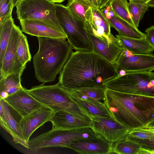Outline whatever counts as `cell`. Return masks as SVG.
Wrapping results in <instances>:
<instances>
[{
  "instance_id": "24",
  "label": "cell",
  "mask_w": 154,
  "mask_h": 154,
  "mask_svg": "<svg viewBox=\"0 0 154 154\" xmlns=\"http://www.w3.org/2000/svg\"><path fill=\"white\" fill-rule=\"evenodd\" d=\"M66 6L75 20L85 27L86 14L93 7L83 0H68Z\"/></svg>"
},
{
  "instance_id": "19",
  "label": "cell",
  "mask_w": 154,
  "mask_h": 154,
  "mask_svg": "<svg viewBox=\"0 0 154 154\" xmlns=\"http://www.w3.org/2000/svg\"><path fill=\"white\" fill-rule=\"evenodd\" d=\"M22 31L32 36L55 38H65L67 36L62 31L53 27L43 22L37 20H20Z\"/></svg>"
},
{
  "instance_id": "3",
  "label": "cell",
  "mask_w": 154,
  "mask_h": 154,
  "mask_svg": "<svg viewBox=\"0 0 154 154\" xmlns=\"http://www.w3.org/2000/svg\"><path fill=\"white\" fill-rule=\"evenodd\" d=\"M39 48L33 57L35 75L43 84L54 81L73 48L65 38L37 37Z\"/></svg>"
},
{
  "instance_id": "36",
  "label": "cell",
  "mask_w": 154,
  "mask_h": 154,
  "mask_svg": "<svg viewBox=\"0 0 154 154\" xmlns=\"http://www.w3.org/2000/svg\"><path fill=\"white\" fill-rule=\"evenodd\" d=\"M144 127L147 128H154V120L149 123Z\"/></svg>"
},
{
  "instance_id": "25",
  "label": "cell",
  "mask_w": 154,
  "mask_h": 154,
  "mask_svg": "<svg viewBox=\"0 0 154 154\" xmlns=\"http://www.w3.org/2000/svg\"><path fill=\"white\" fill-rule=\"evenodd\" d=\"M105 87L82 88L68 90L70 95L79 98L92 100L103 101L105 99L104 92Z\"/></svg>"
},
{
  "instance_id": "26",
  "label": "cell",
  "mask_w": 154,
  "mask_h": 154,
  "mask_svg": "<svg viewBox=\"0 0 154 154\" xmlns=\"http://www.w3.org/2000/svg\"><path fill=\"white\" fill-rule=\"evenodd\" d=\"M14 23L12 17L0 23V66L2 63Z\"/></svg>"
},
{
  "instance_id": "38",
  "label": "cell",
  "mask_w": 154,
  "mask_h": 154,
  "mask_svg": "<svg viewBox=\"0 0 154 154\" xmlns=\"http://www.w3.org/2000/svg\"><path fill=\"white\" fill-rule=\"evenodd\" d=\"M129 1L138 2H147L149 0H129Z\"/></svg>"
},
{
  "instance_id": "13",
  "label": "cell",
  "mask_w": 154,
  "mask_h": 154,
  "mask_svg": "<svg viewBox=\"0 0 154 154\" xmlns=\"http://www.w3.org/2000/svg\"><path fill=\"white\" fill-rule=\"evenodd\" d=\"M22 31L20 27L14 23L2 63L0 66V79L10 74L19 71L25 66H23L20 63L17 52L18 38Z\"/></svg>"
},
{
  "instance_id": "10",
  "label": "cell",
  "mask_w": 154,
  "mask_h": 154,
  "mask_svg": "<svg viewBox=\"0 0 154 154\" xmlns=\"http://www.w3.org/2000/svg\"><path fill=\"white\" fill-rule=\"evenodd\" d=\"M1 126L12 137L14 141L27 149L28 143L25 140L19 125L22 118L3 99L0 98Z\"/></svg>"
},
{
  "instance_id": "35",
  "label": "cell",
  "mask_w": 154,
  "mask_h": 154,
  "mask_svg": "<svg viewBox=\"0 0 154 154\" xmlns=\"http://www.w3.org/2000/svg\"><path fill=\"white\" fill-rule=\"evenodd\" d=\"M108 0H100V5L99 8L101 9L104 8L107 4Z\"/></svg>"
},
{
  "instance_id": "43",
  "label": "cell",
  "mask_w": 154,
  "mask_h": 154,
  "mask_svg": "<svg viewBox=\"0 0 154 154\" xmlns=\"http://www.w3.org/2000/svg\"><path fill=\"white\" fill-rule=\"evenodd\" d=\"M109 1V0H108V2H107V5L108 4Z\"/></svg>"
},
{
  "instance_id": "6",
  "label": "cell",
  "mask_w": 154,
  "mask_h": 154,
  "mask_svg": "<svg viewBox=\"0 0 154 154\" xmlns=\"http://www.w3.org/2000/svg\"><path fill=\"white\" fill-rule=\"evenodd\" d=\"M93 131L90 127L72 129L52 128L29 140V149L32 152L49 147L66 148L72 141L92 137Z\"/></svg>"
},
{
  "instance_id": "12",
  "label": "cell",
  "mask_w": 154,
  "mask_h": 154,
  "mask_svg": "<svg viewBox=\"0 0 154 154\" xmlns=\"http://www.w3.org/2000/svg\"><path fill=\"white\" fill-rule=\"evenodd\" d=\"M85 19V28L88 33L106 39L109 43L116 38L111 33L109 23L99 8H91L86 14Z\"/></svg>"
},
{
  "instance_id": "33",
  "label": "cell",
  "mask_w": 154,
  "mask_h": 154,
  "mask_svg": "<svg viewBox=\"0 0 154 154\" xmlns=\"http://www.w3.org/2000/svg\"><path fill=\"white\" fill-rule=\"evenodd\" d=\"M145 39L154 49V26H152L145 30Z\"/></svg>"
},
{
  "instance_id": "4",
  "label": "cell",
  "mask_w": 154,
  "mask_h": 154,
  "mask_svg": "<svg viewBox=\"0 0 154 154\" xmlns=\"http://www.w3.org/2000/svg\"><path fill=\"white\" fill-rule=\"evenodd\" d=\"M27 91L45 106L54 112L64 111L84 118L91 119V116L81 107L70 95L68 90L59 83L32 87Z\"/></svg>"
},
{
  "instance_id": "29",
  "label": "cell",
  "mask_w": 154,
  "mask_h": 154,
  "mask_svg": "<svg viewBox=\"0 0 154 154\" xmlns=\"http://www.w3.org/2000/svg\"><path fill=\"white\" fill-rule=\"evenodd\" d=\"M22 32L19 36L17 52L18 60L22 65L24 66L31 61L32 57L27 37Z\"/></svg>"
},
{
  "instance_id": "8",
  "label": "cell",
  "mask_w": 154,
  "mask_h": 154,
  "mask_svg": "<svg viewBox=\"0 0 154 154\" xmlns=\"http://www.w3.org/2000/svg\"><path fill=\"white\" fill-rule=\"evenodd\" d=\"M57 19L66 34L67 41L76 51H93L88 33L74 19L66 6L55 3Z\"/></svg>"
},
{
  "instance_id": "17",
  "label": "cell",
  "mask_w": 154,
  "mask_h": 154,
  "mask_svg": "<svg viewBox=\"0 0 154 154\" xmlns=\"http://www.w3.org/2000/svg\"><path fill=\"white\" fill-rule=\"evenodd\" d=\"M92 48L93 51L100 56L113 65L125 48L116 38L110 43L88 33Z\"/></svg>"
},
{
  "instance_id": "15",
  "label": "cell",
  "mask_w": 154,
  "mask_h": 154,
  "mask_svg": "<svg viewBox=\"0 0 154 154\" xmlns=\"http://www.w3.org/2000/svg\"><path fill=\"white\" fill-rule=\"evenodd\" d=\"M113 145L99 134L96 137L74 141L67 148L81 154H109L112 153Z\"/></svg>"
},
{
  "instance_id": "18",
  "label": "cell",
  "mask_w": 154,
  "mask_h": 154,
  "mask_svg": "<svg viewBox=\"0 0 154 154\" xmlns=\"http://www.w3.org/2000/svg\"><path fill=\"white\" fill-rule=\"evenodd\" d=\"M100 9L109 22L110 27L115 28L119 35L135 38H145V33L142 32L138 28L117 16L109 5Z\"/></svg>"
},
{
  "instance_id": "2",
  "label": "cell",
  "mask_w": 154,
  "mask_h": 154,
  "mask_svg": "<svg viewBox=\"0 0 154 154\" xmlns=\"http://www.w3.org/2000/svg\"><path fill=\"white\" fill-rule=\"evenodd\" d=\"M103 102L113 119L131 130L154 120V97L123 93L105 87Z\"/></svg>"
},
{
  "instance_id": "5",
  "label": "cell",
  "mask_w": 154,
  "mask_h": 154,
  "mask_svg": "<svg viewBox=\"0 0 154 154\" xmlns=\"http://www.w3.org/2000/svg\"><path fill=\"white\" fill-rule=\"evenodd\" d=\"M103 85L118 91L154 97V72H126L106 82Z\"/></svg>"
},
{
  "instance_id": "14",
  "label": "cell",
  "mask_w": 154,
  "mask_h": 154,
  "mask_svg": "<svg viewBox=\"0 0 154 154\" xmlns=\"http://www.w3.org/2000/svg\"><path fill=\"white\" fill-rule=\"evenodd\" d=\"M3 99L22 118L45 106L23 87Z\"/></svg>"
},
{
  "instance_id": "37",
  "label": "cell",
  "mask_w": 154,
  "mask_h": 154,
  "mask_svg": "<svg viewBox=\"0 0 154 154\" xmlns=\"http://www.w3.org/2000/svg\"><path fill=\"white\" fill-rule=\"evenodd\" d=\"M147 3L149 7L154 8V0H149Z\"/></svg>"
},
{
  "instance_id": "21",
  "label": "cell",
  "mask_w": 154,
  "mask_h": 154,
  "mask_svg": "<svg viewBox=\"0 0 154 154\" xmlns=\"http://www.w3.org/2000/svg\"><path fill=\"white\" fill-rule=\"evenodd\" d=\"M70 96L81 107L88 112L92 118L102 117L113 119L110 112L103 102L82 99L72 95Z\"/></svg>"
},
{
  "instance_id": "1",
  "label": "cell",
  "mask_w": 154,
  "mask_h": 154,
  "mask_svg": "<svg viewBox=\"0 0 154 154\" xmlns=\"http://www.w3.org/2000/svg\"><path fill=\"white\" fill-rule=\"evenodd\" d=\"M119 75L113 65L93 51H78L72 52L58 83L68 90L99 87Z\"/></svg>"
},
{
  "instance_id": "9",
  "label": "cell",
  "mask_w": 154,
  "mask_h": 154,
  "mask_svg": "<svg viewBox=\"0 0 154 154\" xmlns=\"http://www.w3.org/2000/svg\"><path fill=\"white\" fill-rule=\"evenodd\" d=\"M125 49L114 65L118 72H152L154 70V55L130 53Z\"/></svg>"
},
{
  "instance_id": "32",
  "label": "cell",
  "mask_w": 154,
  "mask_h": 154,
  "mask_svg": "<svg viewBox=\"0 0 154 154\" xmlns=\"http://www.w3.org/2000/svg\"><path fill=\"white\" fill-rule=\"evenodd\" d=\"M131 140L140 145L142 148L140 154H154V134L146 138Z\"/></svg>"
},
{
  "instance_id": "34",
  "label": "cell",
  "mask_w": 154,
  "mask_h": 154,
  "mask_svg": "<svg viewBox=\"0 0 154 154\" xmlns=\"http://www.w3.org/2000/svg\"><path fill=\"white\" fill-rule=\"evenodd\" d=\"M91 5L93 7L98 8L97 0H83Z\"/></svg>"
},
{
  "instance_id": "22",
  "label": "cell",
  "mask_w": 154,
  "mask_h": 154,
  "mask_svg": "<svg viewBox=\"0 0 154 154\" xmlns=\"http://www.w3.org/2000/svg\"><path fill=\"white\" fill-rule=\"evenodd\" d=\"M116 37L124 48L135 54H149L154 49L145 39H138L125 37L117 35Z\"/></svg>"
},
{
  "instance_id": "16",
  "label": "cell",
  "mask_w": 154,
  "mask_h": 154,
  "mask_svg": "<svg viewBox=\"0 0 154 154\" xmlns=\"http://www.w3.org/2000/svg\"><path fill=\"white\" fill-rule=\"evenodd\" d=\"M54 112L44 106L20 119L19 125L24 138L28 143L30 136L38 128L50 122Z\"/></svg>"
},
{
  "instance_id": "28",
  "label": "cell",
  "mask_w": 154,
  "mask_h": 154,
  "mask_svg": "<svg viewBox=\"0 0 154 154\" xmlns=\"http://www.w3.org/2000/svg\"><path fill=\"white\" fill-rule=\"evenodd\" d=\"M109 4L117 16L137 27L132 19L127 0H109L107 5Z\"/></svg>"
},
{
  "instance_id": "11",
  "label": "cell",
  "mask_w": 154,
  "mask_h": 154,
  "mask_svg": "<svg viewBox=\"0 0 154 154\" xmlns=\"http://www.w3.org/2000/svg\"><path fill=\"white\" fill-rule=\"evenodd\" d=\"M91 128L112 144L125 139L131 130L111 118L93 117Z\"/></svg>"
},
{
  "instance_id": "40",
  "label": "cell",
  "mask_w": 154,
  "mask_h": 154,
  "mask_svg": "<svg viewBox=\"0 0 154 154\" xmlns=\"http://www.w3.org/2000/svg\"><path fill=\"white\" fill-rule=\"evenodd\" d=\"M54 3H60L63 2L65 0H50Z\"/></svg>"
},
{
  "instance_id": "39",
  "label": "cell",
  "mask_w": 154,
  "mask_h": 154,
  "mask_svg": "<svg viewBox=\"0 0 154 154\" xmlns=\"http://www.w3.org/2000/svg\"><path fill=\"white\" fill-rule=\"evenodd\" d=\"M20 0H12L14 7L16 6Z\"/></svg>"
},
{
  "instance_id": "42",
  "label": "cell",
  "mask_w": 154,
  "mask_h": 154,
  "mask_svg": "<svg viewBox=\"0 0 154 154\" xmlns=\"http://www.w3.org/2000/svg\"><path fill=\"white\" fill-rule=\"evenodd\" d=\"M97 1L98 4V7L99 8L100 5V0H97Z\"/></svg>"
},
{
  "instance_id": "23",
  "label": "cell",
  "mask_w": 154,
  "mask_h": 154,
  "mask_svg": "<svg viewBox=\"0 0 154 154\" xmlns=\"http://www.w3.org/2000/svg\"><path fill=\"white\" fill-rule=\"evenodd\" d=\"M26 65L19 71L10 74L0 79V92H5L9 95L23 88L21 84V77Z\"/></svg>"
},
{
  "instance_id": "27",
  "label": "cell",
  "mask_w": 154,
  "mask_h": 154,
  "mask_svg": "<svg viewBox=\"0 0 154 154\" xmlns=\"http://www.w3.org/2000/svg\"><path fill=\"white\" fill-rule=\"evenodd\" d=\"M141 149L139 144L125 138L113 144L112 151L118 154H140Z\"/></svg>"
},
{
  "instance_id": "31",
  "label": "cell",
  "mask_w": 154,
  "mask_h": 154,
  "mask_svg": "<svg viewBox=\"0 0 154 154\" xmlns=\"http://www.w3.org/2000/svg\"><path fill=\"white\" fill-rule=\"evenodd\" d=\"M12 0H0V23L12 17Z\"/></svg>"
},
{
  "instance_id": "41",
  "label": "cell",
  "mask_w": 154,
  "mask_h": 154,
  "mask_svg": "<svg viewBox=\"0 0 154 154\" xmlns=\"http://www.w3.org/2000/svg\"><path fill=\"white\" fill-rule=\"evenodd\" d=\"M143 128H145L148 130L154 133V128H147L145 127H144Z\"/></svg>"
},
{
  "instance_id": "30",
  "label": "cell",
  "mask_w": 154,
  "mask_h": 154,
  "mask_svg": "<svg viewBox=\"0 0 154 154\" xmlns=\"http://www.w3.org/2000/svg\"><path fill=\"white\" fill-rule=\"evenodd\" d=\"M128 7L132 19L137 28L139 23L149 7L147 2H138L129 1Z\"/></svg>"
},
{
  "instance_id": "20",
  "label": "cell",
  "mask_w": 154,
  "mask_h": 154,
  "mask_svg": "<svg viewBox=\"0 0 154 154\" xmlns=\"http://www.w3.org/2000/svg\"><path fill=\"white\" fill-rule=\"evenodd\" d=\"M52 128L72 129L91 127V119L64 111L54 112L50 121Z\"/></svg>"
},
{
  "instance_id": "7",
  "label": "cell",
  "mask_w": 154,
  "mask_h": 154,
  "mask_svg": "<svg viewBox=\"0 0 154 154\" xmlns=\"http://www.w3.org/2000/svg\"><path fill=\"white\" fill-rule=\"evenodd\" d=\"M16 7L19 21L39 20L64 32L57 17L55 3L51 0H20Z\"/></svg>"
}]
</instances>
